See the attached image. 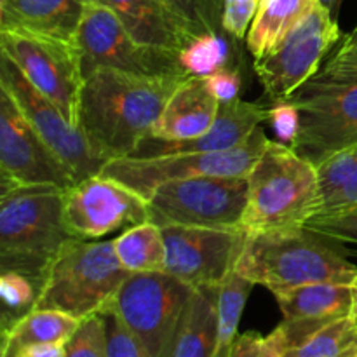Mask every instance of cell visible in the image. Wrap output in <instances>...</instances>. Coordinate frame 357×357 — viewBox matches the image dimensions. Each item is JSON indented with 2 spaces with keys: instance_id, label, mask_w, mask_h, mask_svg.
Wrapping results in <instances>:
<instances>
[{
  "instance_id": "cell-1",
  "label": "cell",
  "mask_w": 357,
  "mask_h": 357,
  "mask_svg": "<svg viewBox=\"0 0 357 357\" xmlns=\"http://www.w3.org/2000/svg\"><path fill=\"white\" fill-rule=\"evenodd\" d=\"M181 80L94 70L84 77L77 126L107 162L132 155Z\"/></svg>"
},
{
  "instance_id": "cell-2",
  "label": "cell",
  "mask_w": 357,
  "mask_h": 357,
  "mask_svg": "<svg viewBox=\"0 0 357 357\" xmlns=\"http://www.w3.org/2000/svg\"><path fill=\"white\" fill-rule=\"evenodd\" d=\"M236 274L275 295L316 282L354 284L357 267L333 239L302 227L250 234Z\"/></svg>"
},
{
  "instance_id": "cell-3",
  "label": "cell",
  "mask_w": 357,
  "mask_h": 357,
  "mask_svg": "<svg viewBox=\"0 0 357 357\" xmlns=\"http://www.w3.org/2000/svg\"><path fill=\"white\" fill-rule=\"evenodd\" d=\"M243 229L248 234L302 229L319 213L317 166L288 143L268 142L251 173Z\"/></svg>"
},
{
  "instance_id": "cell-4",
  "label": "cell",
  "mask_w": 357,
  "mask_h": 357,
  "mask_svg": "<svg viewBox=\"0 0 357 357\" xmlns=\"http://www.w3.org/2000/svg\"><path fill=\"white\" fill-rule=\"evenodd\" d=\"M65 190L51 185L2 188L0 261L2 271L42 278L63 244L72 239L65 223Z\"/></svg>"
},
{
  "instance_id": "cell-5",
  "label": "cell",
  "mask_w": 357,
  "mask_h": 357,
  "mask_svg": "<svg viewBox=\"0 0 357 357\" xmlns=\"http://www.w3.org/2000/svg\"><path fill=\"white\" fill-rule=\"evenodd\" d=\"M129 274L115 255L114 239L72 237L45 268L33 309L84 319L107 309Z\"/></svg>"
},
{
  "instance_id": "cell-6",
  "label": "cell",
  "mask_w": 357,
  "mask_h": 357,
  "mask_svg": "<svg viewBox=\"0 0 357 357\" xmlns=\"http://www.w3.org/2000/svg\"><path fill=\"white\" fill-rule=\"evenodd\" d=\"M271 139L258 126L250 138L220 152L178 153L160 157H121L112 159L101 169L103 176L117 180L149 199L159 185L197 176H248Z\"/></svg>"
},
{
  "instance_id": "cell-7",
  "label": "cell",
  "mask_w": 357,
  "mask_h": 357,
  "mask_svg": "<svg viewBox=\"0 0 357 357\" xmlns=\"http://www.w3.org/2000/svg\"><path fill=\"white\" fill-rule=\"evenodd\" d=\"M248 194V176H197L167 181L146 199L150 222L159 227L243 229Z\"/></svg>"
},
{
  "instance_id": "cell-8",
  "label": "cell",
  "mask_w": 357,
  "mask_h": 357,
  "mask_svg": "<svg viewBox=\"0 0 357 357\" xmlns=\"http://www.w3.org/2000/svg\"><path fill=\"white\" fill-rule=\"evenodd\" d=\"M75 44L82 59L84 77L108 68L143 77H178L190 73L181 65L180 52L142 44L105 6L87 0Z\"/></svg>"
},
{
  "instance_id": "cell-9",
  "label": "cell",
  "mask_w": 357,
  "mask_h": 357,
  "mask_svg": "<svg viewBox=\"0 0 357 357\" xmlns=\"http://www.w3.org/2000/svg\"><path fill=\"white\" fill-rule=\"evenodd\" d=\"M342 38L338 20L321 3L309 13L261 58L255 72L274 103L289 101L321 70V61Z\"/></svg>"
},
{
  "instance_id": "cell-10",
  "label": "cell",
  "mask_w": 357,
  "mask_h": 357,
  "mask_svg": "<svg viewBox=\"0 0 357 357\" xmlns=\"http://www.w3.org/2000/svg\"><path fill=\"white\" fill-rule=\"evenodd\" d=\"M300 129L289 145L314 166L357 145V84H326L310 79L291 100Z\"/></svg>"
},
{
  "instance_id": "cell-11",
  "label": "cell",
  "mask_w": 357,
  "mask_h": 357,
  "mask_svg": "<svg viewBox=\"0 0 357 357\" xmlns=\"http://www.w3.org/2000/svg\"><path fill=\"white\" fill-rule=\"evenodd\" d=\"M194 289L167 272H138L129 274L107 309L121 317L150 354L166 357Z\"/></svg>"
},
{
  "instance_id": "cell-12",
  "label": "cell",
  "mask_w": 357,
  "mask_h": 357,
  "mask_svg": "<svg viewBox=\"0 0 357 357\" xmlns=\"http://www.w3.org/2000/svg\"><path fill=\"white\" fill-rule=\"evenodd\" d=\"M2 54L13 59L28 80L77 126L84 70L75 42L26 31H0Z\"/></svg>"
},
{
  "instance_id": "cell-13",
  "label": "cell",
  "mask_w": 357,
  "mask_h": 357,
  "mask_svg": "<svg viewBox=\"0 0 357 357\" xmlns=\"http://www.w3.org/2000/svg\"><path fill=\"white\" fill-rule=\"evenodd\" d=\"M0 89L9 93L38 136L72 169L77 181L101 173L107 160L94 152L79 126H73L49 98L35 89L16 63L6 54H2L0 61Z\"/></svg>"
},
{
  "instance_id": "cell-14",
  "label": "cell",
  "mask_w": 357,
  "mask_h": 357,
  "mask_svg": "<svg viewBox=\"0 0 357 357\" xmlns=\"http://www.w3.org/2000/svg\"><path fill=\"white\" fill-rule=\"evenodd\" d=\"M166 241V272L192 288L222 286L236 272L250 234L244 229L160 227Z\"/></svg>"
},
{
  "instance_id": "cell-15",
  "label": "cell",
  "mask_w": 357,
  "mask_h": 357,
  "mask_svg": "<svg viewBox=\"0 0 357 357\" xmlns=\"http://www.w3.org/2000/svg\"><path fill=\"white\" fill-rule=\"evenodd\" d=\"M0 169L3 188L51 185L68 190L79 183L3 89H0Z\"/></svg>"
},
{
  "instance_id": "cell-16",
  "label": "cell",
  "mask_w": 357,
  "mask_h": 357,
  "mask_svg": "<svg viewBox=\"0 0 357 357\" xmlns=\"http://www.w3.org/2000/svg\"><path fill=\"white\" fill-rule=\"evenodd\" d=\"M63 208L68 232L86 241H100L150 220L145 197L101 173L65 190Z\"/></svg>"
},
{
  "instance_id": "cell-17",
  "label": "cell",
  "mask_w": 357,
  "mask_h": 357,
  "mask_svg": "<svg viewBox=\"0 0 357 357\" xmlns=\"http://www.w3.org/2000/svg\"><path fill=\"white\" fill-rule=\"evenodd\" d=\"M271 110L261 107L260 103L243 101L234 98L230 101H222L220 114L211 131L199 138L190 139H159L146 136L138 149L129 157H160L178 155V153H201V152H220L239 145L250 138L251 132L268 121Z\"/></svg>"
},
{
  "instance_id": "cell-18",
  "label": "cell",
  "mask_w": 357,
  "mask_h": 357,
  "mask_svg": "<svg viewBox=\"0 0 357 357\" xmlns=\"http://www.w3.org/2000/svg\"><path fill=\"white\" fill-rule=\"evenodd\" d=\"M218 100L206 77L188 75L166 101L150 136L159 139H190L211 131L220 114Z\"/></svg>"
},
{
  "instance_id": "cell-19",
  "label": "cell",
  "mask_w": 357,
  "mask_h": 357,
  "mask_svg": "<svg viewBox=\"0 0 357 357\" xmlns=\"http://www.w3.org/2000/svg\"><path fill=\"white\" fill-rule=\"evenodd\" d=\"M110 9L138 42L181 52L199 37L166 0H91Z\"/></svg>"
},
{
  "instance_id": "cell-20",
  "label": "cell",
  "mask_w": 357,
  "mask_h": 357,
  "mask_svg": "<svg viewBox=\"0 0 357 357\" xmlns=\"http://www.w3.org/2000/svg\"><path fill=\"white\" fill-rule=\"evenodd\" d=\"M281 357H354V316L330 321H284L271 333Z\"/></svg>"
},
{
  "instance_id": "cell-21",
  "label": "cell",
  "mask_w": 357,
  "mask_h": 357,
  "mask_svg": "<svg viewBox=\"0 0 357 357\" xmlns=\"http://www.w3.org/2000/svg\"><path fill=\"white\" fill-rule=\"evenodd\" d=\"M87 0H0V31L75 42Z\"/></svg>"
},
{
  "instance_id": "cell-22",
  "label": "cell",
  "mask_w": 357,
  "mask_h": 357,
  "mask_svg": "<svg viewBox=\"0 0 357 357\" xmlns=\"http://www.w3.org/2000/svg\"><path fill=\"white\" fill-rule=\"evenodd\" d=\"M220 286L195 288L185 305L166 357H211L218 328Z\"/></svg>"
},
{
  "instance_id": "cell-23",
  "label": "cell",
  "mask_w": 357,
  "mask_h": 357,
  "mask_svg": "<svg viewBox=\"0 0 357 357\" xmlns=\"http://www.w3.org/2000/svg\"><path fill=\"white\" fill-rule=\"evenodd\" d=\"M284 321H330L352 316L356 307L354 284L316 282L275 293Z\"/></svg>"
},
{
  "instance_id": "cell-24",
  "label": "cell",
  "mask_w": 357,
  "mask_h": 357,
  "mask_svg": "<svg viewBox=\"0 0 357 357\" xmlns=\"http://www.w3.org/2000/svg\"><path fill=\"white\" fill-rule=\"evenodd\" d=\"M80 319L58 310L31 309L3 331L2 357H20L24 349L38 344H66Z\"/></svg>"
},
{
  "instance_id": "cell-25",
  "label": "cell",
  "mask_w": 357,
  "mask_h": 357,
  "mask_svg": "<svg viewBox=\"0 0 357 357\" xmlns=\"http://www.w3.org/2000/svg\"><path fill=\"white\" fill-rule=\"evenodd\" d=\"M321 206L316 216L357 208V145L335 153L317 166Z\"/></svg>"
},
{
  "instance_id": "cell-26",
  "label": "cell",
  "mask_w": 357,
  "mask_h": 357,
  "mask_svg": "<svg viewBox=\"0 0 357 357\" xmlns=\"http://www.w3.org/2000/svg\"><path fill=\"white\" fill-rule=\"evenodd\" d=\"M114 250L122 267L131 274L166 272V241L157 223L146 222L122 230L114 239Z\"/></svg>"
},
{
  "instance_id": "cell-27",
  "label": "cell",
  "mask_w": 357,
  "mask_h": 357,
  "mask_svg": "<svg viewBox=\"0 0 357 357\" xmlns=\"http://www.w3.org/2000/svg\"><path fill=\"white\" fill-rule=\"evenodd\" d=\"M316 0H271L260 7L246 35V44L255 59L267 54L303 16Z\"/></svg>"
},
{
  "instance_id": "cell-28",
  "label": "cell",
  "mask_w": 357,
  "mask_h": 357,
  "mask_svg": "<svg viewBox=\"0 0 357 357\" xmlns=\"http://www.w3.org/2000/svg\"><path fill=\"white\" fill-rule=\"evenodd\" d=\"M253 282L234 272L222 286L218 295V328L211 357H230L237 338L241 317L246 307Z\"/></svg>"
},
{
  "instance_id": "cell-29",
  "label": "cell",
  "mask_w": 357,
  "mask_h": 357,
  "mask_svg": "<svg viewBox=\"0 0 357 357\" xmlns=\"http://www.w3.org/2000/svg\"><path fill=\"white\" fill-rule=\"evenodd\" d=\"M227 42L222 33L199 35L187 49L180 52L181 65L190 75H211L227 63Z\"/></svg>"
},
{
  "instance_id": "cell-30",
  "label": "cell",
  "mask_w": 357,
  "mask_h": 357,
  "mask_svg": "<svg viewBox=\"0 0 357 357\" xmlns=\"http://www.w3.org/2000/svg\"><path fill=\"white\" fill-rule=\"evenodd\" d=\"M197 35L222 33L225 0H166Z\"/></svg>"
},
{
  "instance_id": "cell-31",
  "label": "cell",
  "mask_w": 357,
  "mask_h": 357,
  "mask_svg": "<svg viewBox=\"0 0 357 357\" xmlns=\"http://www.w3.org/2000/svg\"><path fill=\"white\" fill-rule=\"evenodd\" d=\"M65 349L66 357H107V321L103 312L80 319Z\"/></svg>"
},
{
  "instance_id": "cell-32",
  "label": "cell",
  "mask_w": 357,
  "mask_h": 357,
  "mask_svg": "<svg viewBox=\"0 0 357 357\" xmlns=\"http://www.w3.org/2000/svg\"><path fill=\"white\" fill-rule=\"evenodd\" d=\"M312 80L326 84H357V35L349 33Z\"/></svg>"
},
{
  "instance_id": "cell-33",
  "label": "cell",
  "mask_w": 357,
  "mask_h": 357,
  "mask_svg": "<svg viewBox=\"0 0 357 357\" xmlns=\"http://www.w3.org/2000/svg\"><path fill=\"white\" fill-rule=\"evenodd\" d=\"M101 312L107 321V357H153L114 310Z\"/></svg>"
},
{
  "instance_id": "cell-34",
  "label": "cell",
  "mask_w": 357,
  "mask_h": 357,
  "mask_svg": "<svg viewBox=\"0 0 357 357\" xmlns=\"http://www.w3.org/2000/svg\"><path fill=\"white\" fill-rule=\"evenodd\" d=\"M0 296L6 307L13 310L33 309L38 296V284L16 271H2L0 274Z\"/></svg>"
},
{
  "instance_id": "cell-35",
  "label": "cell",
  "mask_w": 357,
  "mask_h": 357,
  "mask_svg": "<svg viewBox=\"0 0 357 357\" xmlns=\"http://www.w3.org/2000/svg\"><path fill=\"white\" fill-rule=\"evenodd\" d=\"M305 227L337 243H351L357 246V208L335 215L314 216Z\"/></svg>"
},
{
  "instance_id": "cell-36",
  "label": "cell",
  "mask_w": 357,
  "mask_h": 357,
  "mask_svg": "<svg viewBox=\"0 0 357 357\" xmlns=\"http://www.w3.org/2000/svg\"><path fill=\"white\" fill-rule=\"evenodd\" d=\"M260 10V0H225L223 31L234 38H244L255 16Z\"/></svg>"
},
{
  "instance_id": "cell-37",
  "label": "cell",
  "mask_w": 357,
  "mask_h": 357,
  "mask_svg": "<svg viewBox=\"0 0 357 357\" xmlns=\"http://www.w3.org/2000/svg\"><path fill=\"white\" fill-rule=\"evenodd\" d=\"M230 357H281L278 345L268 337H261L257 331L237 335Z\"/></svg>"
},
{
  "instance_id": "cell-38",
  "label": "cell",
  "mask_w": 357,
  "mask_h": 357,
  "mask_svg": "<svg viewBox=\"0 0 357 357\" xmlns=\"http://www.w3.org/2000/svg\"><path fill=\"white\" fill-rule=\"evenodd\" d=\"M271 115H268V122L272 124L274 131L278 136H281L284 142L289 143L295 139L300 129V112L291 101H281V103H274V107L268 108Z\"/></svg>"
},
{
  "instance_id": "cell-39",
  "label": "cell",
  "mask_w": 357,
  "mask_h": 357,
  "mask_svg": "<svg viewBox=\"0 0 357 357\" xmlns=\"http://www.w3.org/2000/svg\"><path fill=\"white\" fill-rule=\"evenodd\" d=\"M206 80L211 86L213 93L218 96L220 101H230L234 98H239L241 89V77L239 73L230 72V70L220 68L211 75H206Z\"/></svg>"
},
{
  "instance_id": "cell-40",
  "label": "cell",
  "mask_w": 357,
  "mask_h": 357,
  "mask_svg": "<svg viewBox=\"0 0 357 357\" xmlns=\"http://www.w3.org/2000/svg\"><path fill=\"white\" fill-rule=\"evenodd\" d=\"M20 357H66V349L65 344H58V342L38 344L24 349Z\"/></svg>"
},
{
  "instance_id": "cell-41",
  "label": "cell",
  "mask_w": 357,
  "mask_h": 357,
  "mask_svg": "<svg viewBox=\"0 0 357 357\" xmlns=\"http://www.w3.org/2000/svg\"><path fill=\"white\" fill-rule=\"evenodd\" d=\"M316 2L321 3L323 7H326V9L338 20V13H340V7L344 0H316Z\"/></svg>"
},
{
  "instance_id": "cell-42",
  "label": "cell",
  "mask_w": 357,
  "mask_h": 357,
  "mask_svg": "<svg viewBox=\"0 0 357 357\" xmlns=\"http://www.w3.org/2000/svg\"><path fill=\"white\" fill-rule=\"evenodd\" d=\"M354 291H356V307H354V312H352V314H357V278L354 281Z\"/></svg>"
},
{
  "instance_id": "cell-43",
  "label": "cell",
  "mask_w": 357,
  "mask_h": 357,
  "mask_svg": "<svg viewBox=\"0 0 357 357\" xmlns=\"http://www.w3.org/2000/svg\"><path fill=\"white\" fill-rule=\"evenodd\" d=\"M267 2H271V0H260V7L265 6V3H267Z\"/></svg>"
},
{
  "instance_id": "cell-44",
  "label": "cell",
  "mask_w": 357,
  "mask_h": 357,
  "mask_svg": "<svg viewBox=\"0 0 357 357\" xmlns=\"http://www.w3.org/2000/svg\"><path fill=\"white\" fill-rule=\"evenodd\" d=\"M352 33H356V35H357V24H356V28H354V30H352Z\"/></svg>"
},
{
  "instance_id": "cell-45",
  "label": "cell",
  "mask_w": 357,
  "mask_h": 357,
  "mask_svg": "<svg viewBox=\"0 0 357 357\" xmlns=\"http://www.w3.org/2000/svg\"><path fill=\"white\" fill-rule=\"evenodd\" d=\"M352 316H354V319H356V324H357V314H352Z\"/></svg>"
},
{
  "instance_id": "cell-46",
  "label": "cell",
  "mask_w": 357,
  "mask_h": 357,
  "mask_svg": "<svg viewBox=\"0 0 357 357\" xmlns=\"http://www.w3.org/2000/svg\"><path fill=\"white\" fill-rule=\"evenodd\" d=\"M354 357H357V347H356V352H354Z\"/></svg>"
}]
</instances>
